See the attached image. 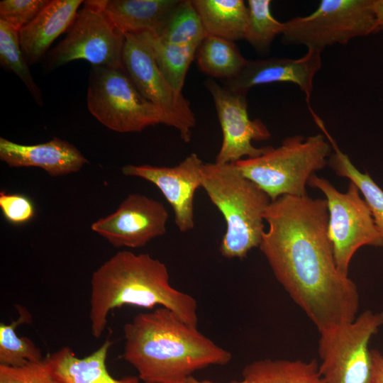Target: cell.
Segmentation results:
<instances>
[{
    "instance_id": "obj_18",
    "label": "cell",
    "mask_w": 383,
    "mask_h": 383,
    "mask_svg": "<svg viewBox=\"0 0 383 383\" xmlns=\"http://www.w3.org/2000/svg\"><path fill=\"white\" fill-rule=\"evenodd\" d=\"M113 342L107 338L90 355L79 357L70 347H62L45 358L56 383H144L138 376L114 378L109 372L106 358Z\"/></svg>"
},
{
    "instance_id": "obj_25",
    "label": "cell",
    "mask_w": 383,
    "mask_h": 383,
    "mask_svg": "<svg viewBox=\"0 0 383 383\" xmlns=\"http://www.w3.org/2000/svg\"><path fill=\"white\" fill-rule=\"evenodd\" d=\"M18 313L17 320L9 324L0 323V365L21 366L44 359L40 349L27 337H18L16 331L18 326L31 323L32 316L26 307L16 305Z\"/></svg>"
},
{
    "instance_id": "obj_1",
    "label": "cell",
    "mask_w": 383,
    "mask_h": 383,
    "mask_svg": "<svg viewBox=\"0 0 383 383\" xmlns=\"http://www.w3.org/2000/svg\"><path fill=\"white\" fill-rule=\"evenodd\" d=\"M260 250L277 281L319 332L357 317L355 282L335 264L326 199L284 195L272 201Z\"/></svg>"
},
{
    "instance_id": "obj_8",
    "label": "cell",
    "mask_w": 383,
    "mask_h": 383,
    "mask_svg": "<svg viewBox=\"0 0 383 383\" xmlns=\"http://www.w3.org/2000/svg\"><path fill=\"white\" fill-rule=\"evenodd\" d=\"M282 42L320 52L374 33L372 0H322L309 15L284 22Z\"/></svg>"
},
{
    "instance_id": "obj_20",
    "label": "cell",
    "mask_w": 383,
    "mask_h": 383,
    "mask_svg": "<svg viewBox=\"0 0 383 383\" xmlns=\"http://www.w3.org/2000/svg\"><path fill=\"white\" fill-rule=\"evenodd\" d=\"M207 35L231 41L244 39L249 9L243 0H193Z\"/></svg>"
},
{
    "instance_id": "obj_15",
    "label": "cell",
    "mask_w": 383,
    "mask_h": 383,
    "mask_svg": "<svg viewBox=\"0 0 383 383\" xmlns=\"http://www.w3.org/2000/svg\"><path fill=\"white\" fill-rule=\"evenodd\" d=\"M322 67L321 53L313 49L300 58L269 57L248 60L235 78L226 80V88L246 95L252 87L275 83L290 82L296 84L306 95L309 109L315 75Z\"/></svg>"
},
{
    "instance_id": "obj_3",
    "label": "cell",
    "mask_w": 383,
    "mask_h": 383,
    "mask_svg": "<svg viewBox=\"0 0 383 383\" xmlns=\"http://www.w3.org/2000/svg\"><path fill=\"white\" fill-rule=\"evenodd\" d=\"M91 331L99 338L108 315L125 305L151 309L165 307L187 323L197 326V302L170 284L165 263L148 253L119 251L104 262L91 279Z\"/></svg>"
},
{
    "instance_id": "obj_10",
    "label": "cell",
    "mask_w": 383,
    "mask_h": 383,
    "mask_svg": "<svg viewBox=\"0 0 383 383\" xmlns=\"http://www.w3.org/2000/svg\"><path fill=\"white\" fill-rule=\"evenodd\" d=\"M308 185L323 193L328 211V233L338 270L348 275L355 252L363 245L382 246L383 236L355 184L342 193L325 178L313 174Z\"/></svg>"
},
{
    "instance_id": "obj_27",
    "label": "cell",
    "mask_w": 383,
    "mask_h": 383,
    "mask_svg": "<svg viewBox=\"0 0 383 383\" xmlns=\"http://www.w3.org/2000/svg\"><path fill=\"white\" fill-rule=\"evenodd\" d=\"M270 0H248L249 17L244 40L259 53L267 54L277 35L282 34L284 23L271 12Z\"/></svg>"
},
{
    "instance_id": "obj_2",
    "label": "cell",
    "mask_w": 383,
    "mask_h": 383,
    "mask_svg": "<svg viewBox=\"0 0 383 383\" xmlns=\"http://www.w3.org/2000/svg\"><path fill=\"white\" fill-rule=\"evenodd\" d=\"M123 358L144 383H181L232 360L228 350L165 307L135 315L123 326Z\"/></svg>"
},
{
    "instance_id": "obj_7",
    "label": "cell",
    "mask_w": 383,
    "mask_h": 383,
    "mask_svg": "<svg viewBox=\"0 0 383 383\" xmlns=\"http://www.w3.org/2000/svg\"><path fill=\"white\" fill-rule=\"evenodd\" d=\"M382 326L383 313L367 310L319 332V371L326 383H373L369 343Z\"/></svg>"
},
{
    "instance_id": "obj_26",
    "label": "cell",
    "mask_w": 383,
    "mask_h": 383,
    "mask_svg": "<svg viewBox=\"0 0 383 383\" xmlns=\"http://www.w3.org/2000/svg\"><path fill=\"white\" fill-rule=\"evenodd\" d=\"M168 43L189 45H200L206 35L201 18L192 1H180L156 34Z\"/></svg>"
},
{
    "instance_id": "obj_30",
    "label": "cell",
    "mask_w": 383,
    "mask_h": 383,
    "mask_svg": "<svg viewBox=\"0 0 383 383\" xmlns=\"http://www.w3.org/2000/svg\"><path fill=\"white\" fill-rule=\"evenodd\" d=\"M0 383H56L45 358L21 366L0 365Z\"/></svg>"
},
{
    "instance_id": "obj_34",
    "label": "cell",
    "mask_w": 383,
    "mask_h": 383,
    "mask_svg": "<svg viewBox=\"0 0 383 383\" xmlns=\"http://www.w3.org/2000/svg\"><path fill=\"white\" fill-rule=\"evenodd\" d=\"M181 383H216V382H212L209 379H199L194 377V376H191L188 377L187 379H186L185 380H184ZM229 383H251V382L243 378V379L240 381H232Z\"/></svg>"
},
{
    "instance_id": "obj_33",
    "label": "cell",
    "mask_w": 383,
    "mask_h": 383,
    "mask_svg": "<svg viewBox=\"0 0 383 383\" xmlns=\"http://www.w3.org/2000/svg\"><path fill=\"white\" fill-rule=\"evenodd\" d=\"M372 11L374 16V33L383 30V0H372Z\"/></svg>"
},
{
    "instance_id": "obj_31",
    "label": "cell",
    "mask_w": 383,
    "mask_h": 383,
    "mask_svg": "<svg viewBox=\"0 0 383 383\" xmlns=\"http://www.w3.org/2000/svg\"><path fill=\"white\" fill-rule=\"evenodd\" d=\"M0 208L4 217L11 223L20 225L30 221L35 215L32 201L19 194L0 192Z\"/></svg>"
},
{
    "instance_id": "obj_23",
    "label": "cell",
    "mask_w": 383,
    "mask_h": 383,
    "mask_svg": "<svg viewBox=\"0 0 383 383\" xmlns=\"http://www.w3.org/2000/svg\"><path fill=\"white\" fill-rule=\"evenodd\" d=\"M196 57L202 72L226 80L237 77L248 62L234 42L211 35L201 42Z\"/></svg>"
},
{
    "instance_id": "obj_6",
    "label": "cell",
    "mask_w": 383,
    "mask_h": 383,
    "mask_svg": "<svg viewBox=\"0 0 383 383\" xmlns=\"http://www.w3.org/2000/svg\"><path fill=\"white\" fill-rule=\"evenodd\" d=\"M87 103L94 117L118 133L140 132L160 123L167 126L163 111L140 94L125 69L92 66Z\"/></svg>"
},
{
    "instance_id": "obj_17",
    "label": "cell",
    "mask_w": 383,
    "mask_h": 383,
    "mask_svg": "<svg viewBox=\"0 0 383 383\" xmlns=\"http://www.w3.org/2000/svg\"><path fill=\"white\" fill-rule=\"evenodd\" d=\"M83 2L51 0L18 32L20 46L29 65L39 62L55 40L70 29Z\"/></svg>"
},
{
    "instance_id": "obj_29",
    "label": "cell",
    "mask_w": 383,
    "mask_h": 383,
    "mask_svg": "<svg viewBox=\"0 0 383 383\" xmlns=\"http://www.w3.org/2000/svg\"><path fill=\"white\" fill-rule=\"evenodd\" d=\"M50 0H2L0 20L17 31L32 21Z\"/></svg>"
},
{
    "instance_id": "obj_13",
    "label": "cell",
    "mask_w": 383,
    "mask_h": 383,
    "mask_svg": "<svg viewBox=\"0 0 383 383\" xmlns=\"http://www.w3.org/2000/svg\"><path fill=\"white\" fill-rule=\"evenodd\" d=\"M168 218L160 201L131 194L115 212L95 221L91 228L116 248H138L166 233Z\"/></svg>"
},
{
    "instance_id": "obj_5",
    "label": "cell",
    "mask_w": 383,
    "mask_h": 383,
    "mask_svg": "<svg viewBox=\"0 0 383 383\" xmlns=\"http://www.w3.org/2000/svg\"><path fill=\"white\" fill-rule=\"evenodd\" d=\"M331 151V145L323 133L307 138L296 135L285 138L277 148L267 146L260 156L233 163L272 201L284 195H307L309 179L328 165Z\"/></svg>"
},
{
    "instance_id": "obj_4",
    "label": "cell",
    "mask_w": 383,
    "mask_h": 383,
    "mask_svg": "<svg viewBox=\"0 0 383 383\" xmlns=\"http://www.w3.org/2000/svg\"><path fill=\"white\" fill-rule=\"evenodd\" d=\"M223 215L226 231L219 251L224 257L243 259L259 247L265 232V212L271 200L234 163L204 164L201 187Z\"/></svg>"
},
{
    "instance_id": "obj_9",
    "label": "cell",
    "mask_w": 383,
    "mask_h": 383,
    "mask_svg": "<svg viewBox=\"0 0 383 383\" xmlns=\"http://www.w3.org/2000/svg\"><path fill=\"white\" fill-rule=\"evenodd\" d=\"M125 35L109 19L98 0L84 1L67 35L48 52L45 67L53 70L83 60L92 66L124 69Z\"/></svg>"
},
{
    "instance_id": "obj_12",
    "label": "cell",
    "mask_w": 383,
    "mask_h": 383,
    "mask_svg": "<svg viewBox=\"0 0 383 383\" xmlns=\"http://www.w3.org/2000/svg\"><path fill=\"white\" fill-rule=\"evenodd\" d=\"M204 84L213 98L223 133L215 162L229 164L243 157L262 155L266 147L255 148L252 141L267 140L271 133L260 119H250L245 95L231 91L211 79Z\"/></svg>"
},
{
    "instance_id": "obj_16",
    "label": "cell",
    "mask_w": 383,
    "mask_h": 383,
    "mask_svg": "<svg viewBox=\"0 0 383 383\" xmlns=\"http://www.w3.org/2000/svg\"><path fill=\"white\" fill-rule=\"evenodd\" d=\"M0 159L10 167H39L54 177L77 172L88 163L76 147L58 138L36 145L0 138Z\"/></svg>"
},
{
    "instance_id": "obj_14",
    "label": "cell",
    "mask_w": 383,
    "mask_h": 383,
    "mask_svg": "<svg viewBox=\"0 0 383 383\" xmlns=\"http://www.w3.org/2000/svg\"><path fill=\"white\" fill-rule=\"evenodd\" d=\"M204 164L196 153H192L174 167L128 165L121 171L124 175L140 177L155 184L172 206L177 228L186 233L194 226V198L201 187Z\"/></svg>"
},
{
    "instance_id": "obj_11",
    "label": "cell",
    "mask_w": 383,
    "mask_h": 383,
    "mask_svg": "<svg viewBox=\"0 0 383 383\" xmlns=\"http://www.w3.org/2000/svg\"><path fill=\"white\" fill-rule=\"evenodd\" d=\"M123 64L140 94L163 111L167 126L175 128L182 140L189 143L196 124L189 102L165 79L142 33L125 34Z\"/></svg>"
},
{
    "instance_id": "obj_19",
    "label": "cell",
    "mask_w": 383,
    "mask_h": 383,
    "mask_svg": "<svg viewBox=\"0 0 383 383\" xmlns=\"http://www.w3.org/2000/svg\"><path fill=\"white\" fill-rule=\"evenodd\" d=\"M111 23L124 35L157 34L179 0H98Z\"/></svg>"
},
{
    "instance_id": "obj_32",
    "label": "cell",
    "mask_w": 383,
    "mask_h": 383,
    "mask_svg": "<svg viewBox=\"0 0 383 383\" xmlns=\"http://www.w3.org/2000/svg\"><path fill=\"white\" fill-rule=\"evenodd\" d=\"M373 363V383H383V355L377 350H371Z\"/></svg>"
},
{
    "instance_id": "obj_22",
    "label": "cell",
    "mask_w": 383,
    "mask_h": 383,
    "mask_svg": "<svg viewBox=\"0 0 383 383\" xmlns=\"http://www.w3.org/2000/svg\"><path fill=\"white\" fill-rule=\"evenodd\" d=\"M314 121L326 135L334 150L328 158V165L337 175L349 179L358 188L371 211L377 227L383 236L382 189L372 180L368 173L360 172L353 165L348 156L340 150L335 140L328 132L323 121L317 117Z\"/></svg>"
},
{
    "instance_id": "obj_21",
    "label": "cell",
    "mask_w": 383,
    "mask_h": 383,
    "mask_svg": "<svg viewBox=\"0 0 383 383\" xmlns=\"http://www.w3.org/2000/svg\"><path fill=\"white\" fill-rule=\"evenodd\" d=\"M242 375L251 383H326L315 360H255L243 368Z\"/></svg>"
},
{
    "instance_id": "obj_28",
    "label": "cell",
    "mask_w": 383,
    "mask_h": 383,
    "mask_svg": "<svg viewBox=\"0 0 383 383\" xmlns=\"http://www.w3.org/2000/svg\"><path fill=\"white\" fill-rule=\"evenodd\" d=\"M0 62L23 82L35 103L43 106L42 93L34 81L19 43L18 31L0 20Z\"/></svg>"
},
{
    "instance_id": "obj_24",
    "label": "cell",
    "mask_w": 383,
    "mask_h": 383,
    "mask_svg": "<svg viewBox=\"0 0 383 383\" xmlns=\"http://www.w3.org/2000/svg\"><path fill=\"white\" fill-rule=\"evenodd\" d=\"M151 47L157 65L169 84L182 93L188 69L199 45H179L161 40L155 33H140Z\"/></svg>"
}]
</instances>
